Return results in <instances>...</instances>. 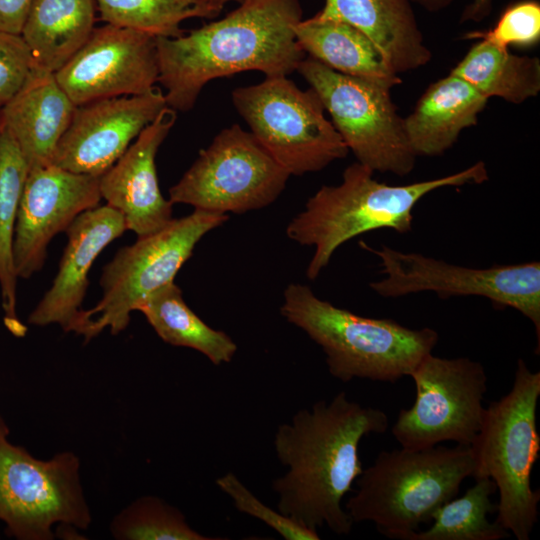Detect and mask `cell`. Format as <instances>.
Instances as JSON below:
<instances>
[{
  "mask_svg": "<svg viewBox=\"0 0 540 540\" xmlns=\"http://www.w3.org/2000/svg\"><path fill=\"white\" fill-rule=\"evenodd\" d=\"M488 98L462 78L449 73L431 84L404 118V128L416 156H438L450 149L460 133L478 121Z\"/></svg>",
  "mask_w": 540,
  "mask_h": 540,
  "instance_id": "obj_21",
  "label": "cell"
},
{
  "mask_svg": "<svg viewBox=\"0 0 540 540\" xmlns=\"http://www.w3.org/2000/svg\"><path fill=\"white\" fill-rule=\"evenodd\" d=\"M118 540H217L194 530L174 506L156 496H142L121 510L110 524Z\"/></svg>",
  "mask_w": 540,
  "mask_h": 540,
  "instance_id": "obj_29",
  "label": "cell"
},
{
  "mask_svg": "<svg viewBox=\"0 0 540 540\" xmlns=\"http://www.w3.org/2000/svg\"><path fill=\"white\" fill-rule=\"evenodd\" d=\"M2 117H1V107H0V135H1V131H2Z\"/></svg>",
  "mask_w": 540,
  "mask_h": 540,
  "instance_id": "obj_36",
  "label": "cell"
},
{
  "mask_svg": "<svg viewBox=\"0 0 540 540\" xmlns=\"http://www.w3.org/2000/svg\"><path fill=\"white\" fill-rule=\"evenodd\" d=\"M370 168L355 162L335 186L324 185L289 222L286 234L302 246H313L306 275L315 280L334 252L366 232L388 228L398 233L412 229L413 208L428 193L443 187L481 184L488 180L484 162L443 177L407 185H388L374 178Z\"/></svg>",
  "mask_w": 540,
  "mask_h": 540,
  "instance_id": "obj_3",
  "label": "cell"
},
{
  "mask_svg": "<svg viewBox=\"0 0 540 540\" xmlns=\"http://www.w3.org/2000/svg\"><path fill=\"white\" fill-rule=\"evenodd\" d=\"M214 6L219 8L220 10L223 9L224 5L228 2H237L238 4L243 2L244 0H209Z\"/></svg>",
  "mask_w": 540,
  "mask_h": 540,
  "instance_id": "obj_35",
  "label": "cell"
},
{
  "mask_svg": "<svg viewBox=\"0 0 540 540\" xmlns=\"http://www.w3.org/2000/svg\"><path fill=\"white\" fill-rule=\"evenodd\" d=\"M540 372L517 360L510 391L485 408L481 428L470 445L475 480L490 478L499 492L496 522L517 540H529L538 519L540 490L531 486L539 457L536 409Z\"/></svg>",
  "mask_w": 540,
  "mask_h": 540,
  "instance_id": "obj_6",
  "label": "cell"
},
{
  "mask_svg": "<svg viewBox=\"0 0 540 540\" xmlns=\"http://www.w3.org/2000/svg\"><path fill=\"white\" fill-rule=\"evenodd\" d=\"M295 37L304 53L337 72L390 89L402 82L378 47L348 23L315 15L296 25Z\"/></svg>",
  "mask_w": 540,
  "mask_h": 540,
  "instance_id": "obj_22",
  "label": "cell"
},
{
  "mask_svg": "<svg viewBox=\"0 0 540 540\" xmlns=\"http://www.w3.org/2000/svg\"><path fill=\"white\" fill-rule=\"evenodd\" d=\"M228 218L227 214L194 209L121 248L103 268L102 298L91 309L81 310L75 333L87 342L106 328L113 335L125 330L131 312L152 292L174 282L202 237Z\"/></svg>",
  "mask_w": 540,
  "mask_h": 540,
  "instance_id": "obj_7",
  "label": "cell"
},
{
  "mask_svg": "<svg viewBox=\"0 0 540 540\" xmlns=\"http://www.w3.org/2000/svg\"><path fill=\"white\" fill-rule=\"evenodd\" d=\"M137 311L165 343L194 349L214 365L231 362L237 351L228 334L207 325L188 307L174 282L148 295Z\"/></svg>",
  "mask_w": 540,
  "mask_h": 540,
  "instance_id": "obj_24",
  "label": "cell"
},
{
  "mask_svg": "<svg viewBox=\"0 0 540 540\" xmlns=\"http://www.w3.org/2000/svg\"><path fill=\"white\" fill-rule=\"evenodd\" d=\"M75 109L54 73L35 68L1 107L2 125L16 141L29 169L52 163Z\"/></svg>",
  "mask_w": 540,
  "mask_h": 540,
  "instance_id": "obj_19",
  "label": "cell"
},
{
  "mask_svg": "<svg viewBox=\"0 0 540 540\" xmlns=\"http://www.w3.org/2000/svg\"><path fill=\"white\" fill-rule=\"evenodd\" d=\"M360 246L379 258L384 278L370 288L385 298L401 297L423 291L440 298L481 296L496 307H510L534 325L537 354L540 344V263L538 261L470 268L447 263L414 252H403L386 245L374 249Z\"/></svg>",
  "mask_w": 540,
  "mask_h": 540,
  "instance_id": "obj_11",
  "label": "cell"
},
{
  "mask_svg": "<svg viewBox=\"0 0 540 540\" xmlns=\"http://www.w3.org/2000/svg\"><path fill=\"white\" fill-rule=\"evenodd\" d=\"M280 312L322 348L329 373L345 383L355 378L395 383L409 376L439 340L432 328L354 314L299 283L284 290Z\"/></svg>",
  "mask_w": 540,
  "mask_h": 540,
  "instance_id": "obj_4",
  "label": "cell"
},
{
  "mask_svg": "<svg viewBox=\"0 0 540 540\" xmlns=\"http://www.w3.org/2000/svg\"><path fill=\"white\" fill-rule=\"evenodd\" d=\"M54 75L76 106L146 93L159 78L156 37L106 23Z\"/></svg>",
  "mask_w": 540,
  "mask_h": 540,
  "instance_id": "obj_14",
  "label": "cell"
},
{
  "mask_svg": "<svg viewBox=\"0 0 540 540\" xmlns=\"http://www.w3.org/2000/svg\"><path fill=\"white\" fill-rule=\"evenodd\" d=\"M165 107V94L157 86L140 95L76 106L52 164L74 173L100 177Z\"/></svg>",
  "mask_w": 540,
  "mask_h": 540,
  "instance_id": "obj_16",
  "label": "cell"
},
{
  "mask_svg": "<svg viewBox=\"0 0 540 540\" xmlns=\"http://www.w3.org/2000/svg\"><path fill=\"white\" fill-rule=\"evenodd\" d=\"M474 467L470 446L381 451L356 479L345 510L354 523L369 521L388 538L409 540L458 494Z\"/></svg>",
  "mask_w": 540,
  "mask_h": 540,
  "instance_id": "obj_5",
  "label": "cell"
},
{
  "mask_svg": "<svg viewBox=\"0 0 540 540\" xmlns=\"http://www.w3.org/2000/svg\"><path fill=\"white\" fill-rule=\"evenodd\" d=\"M316 16L339 20L360 30L397 74L425 66L432 58L411 0H325Z\"/></svg>",
  "mask_w": 540,
  "mask_h": 540,
  "instance_id": "obj_20",
  "label": "cell"
},
{
  "mask_svg": "<svg viewBox=\"0 0 540 540\" xmlns=\"http://www.w3.org/2000/svg\"><path fill=\"white\" fill-rule=\"evenodd\" d=\"M488 99L520 104L540 92V61L480 39L450 71Z\"/></svg>",
  "mask_w": 540,
  "mask_h": 540,
  "instance_id": "obj_25",
  "label": "cell"
},
{
  "mask_svg": "<svg viewBox=\"0 0 540 540\" xmlns=\"http://www.w3.org/2000/svg\"><path fill=\"white\" fill-rule=\"evenodd\" d=\"M101 20L155 37L176 38L190 18H215L221 10L209 0H95Z\"/></svg>",
  "mask_w": 540,
  "mask_h": 540,
  "instance_id": "obj_28",
  "label": "cell"
},
{
  "mask_svg": "<svg viewBox=\"0 0 540 540\" xmlns=\"http://www.w3.org/2000/svg\"><path fill=\"white\" fill-rule=\"evenodd\" d=\"M409 376L414 381L415 400L399 412L392 427L400 446L421 450L446 441L470 446L485 412L487 375L483 365L468 357L429 353Z\"/></svg>",
  "mask_w": 540,
  "mask_h": 540,
  "instance_id": "obj_13",
  "label": "cell"
},
{
  "mask_svg": "<svg viewBox=\"0 0 540 540\" xmlns=\"http://www.w3.org/2000/svg\"><path fill=\"white\" fill-rule=\"evenodd\" d=\"M388 424L384 411L351 401L341 391L279 425L274 449L288 470L272 482L278 510L310 529L327 526L335 534H349L354 522L342 499L363 471L359 444L366 435L385 433Z\"/></svg>",
  "mask_w": 540,
  "mask_h": 540,
  "instance_id": "obj_1",
  "label": "cell"
},
{
  "mask_svg": "<svg viewBox=\"0 0 540 540\" xmlns=\"http://www.w3.org/2000/svg\"><path fill=\"white\" fill-rule=\"evenodd\" d=\"M497 490L490 478L475 480L459 498H452L433 514V524L424 531L414 532L409 540H500L510 532L496 521L490 522L489 513L496 511L491 496Z\"/></svg>",
  "mask_w": 540,
  "mask_h": 540,
  "instance_id": "obj_27",
  "label": "cell"
},
{
  "mask_svg": "<svg viewBox=\"0 0 540 540\" xmlns=\"http://www.w3.org/2000/svg\"><path fill=\"white\" fill-rule=\"evenodd\" d=\"M102 199L99 177L74 173L48 164L31 168L19 202L13 238V260L18 278L41 270L47 247L83 212Z\"/></svg>",
  "mask_w": 540,
  "mask_h": 540,
  "instance_id": "obj_15",
  "label": "cell"
},
{
  "mask_svg": "<svg viewBox=\"0 0 540 540\" xmlns=\"http://www.w3.org/2000/svg\"><path fill=\"white\" fill-rule=\"evenodd\" d=\"M28 164L12 135L2 127L0 135V289L3 322L8 331L23 337L27 327L16 308L17 274L13 238L19 202L28 175Z\"/></svg>",
  "mask_w": 540,
  "mask_h": 540,
  "instance_id": "obj_26",
  "label": "cell"
},
{
  "mask_svg": "<svg viewBox=\"0 0 540 540\" xmlns=\"http://www.w3.org/2000/svg\"><path fill=\"white\" fill-rule=\"evenodd\" d=\"M35 0H0V31L21 34Z\"/></svg>",
  "mask_w": 540,
  "mask_h": 540,
  "instance_id": "obj_33",
  "label": "cell"
},
{
  "mask_svg": "<svg viewBox=\"0 0 540 540\" xmlns=\"http://www.w3.org/2000/svg\"><path fill=\"white\" fill-rule=\"evenodd\" d=\"M125 231L124 218L107 204L81 213L66 229L67 244L58 272L29 315L28 323L58 324L65 332H74L89 285L91 266L103 249Z\"/></svg>",
  "mask_w": 540,
  "mask_h": 540,
  "instance_id": "obj_18",
  "label": "cell"
},
{
  "mask_svg": "<svg viewBox=\"0 0 540 540\" xmlns=\"http://www.w3.org/2000/svg\"><path fill=\"white\" fill-rule=\"evenodd\" d=\"M175 120L176 111L165 107L99 177L102 199L122 215L127 230L138 237L161 230L173 219V203L160 191L155 157Z\"/></svg>",
  "mask_w": 540,
  "mask_h": 540,
  "instance_id": "obj_17",
  "label": "cell"
},
{
  "mask_svg": "<svg viewBox=\"0 0 540 540\" xmlns=\"http://www.w3.org/2000/svg\"><path fill=\"white\" fill-rule=\"evenodd\" d=\"M297 71L318 94L357 162L373 172L397 176L413 170L417 156L390 88L337 72L311 57H305Z\"/></svg>",
  "mask_w": 540,
  "mask_h": 540,
  "instance_id": "obj_10",
  "label": "cell"
},
{
  "mask_svg": "<svg viewBox=\"0 0 540 540\" xmlns=\"http://www.w3.org/2000/svg\"><path fill=\"white\" fill-rule=\"evenodd\" d=\"M301 20L298 0H244L187 35L156 37L158 82L167 106L189 111L207 83L242 71L291 74L305 58L295 37Z\"/></svg>",
  "mask_w": 540,
  "mask_h": 540,
  "instance_id": "obj_2",
  "label": "cell"
},
{
  "mask_svg": "<svg viewBox=\"0 0 540 540\" xmlns=\"http://www.w3.org/2000/svg\"><path fill=\"white\" fill-rule=\"evenodd\" d=\"M430 12L439 11L447 7L452 0H413ZM494 0H472L464 9L461 21L480 22L486 18L492 9Z\"/></svg>",
  "mask_w": 540,
  "mask_h": 540,
  "instance_id": "obj_34",
  "label": "cell"
},
{
  "mask_svg": "<svg viewBox=\"0 0 540 540\" xmlns=\"http://www.w3.org/2000/svg\"><path fill=\"white\" fill-rule=\"evenodd\" d=\"M95 0H35L21 31L35 69L55 73L94 30Z\"/></svg>",
  "mask_w": 540,
  "mask_h": 540,
  "instance_id": "obj_23",
  "label": "cell"
},
{
  "mask_svg": "<svg viewBox=\"0 0 540 540\" xmlns=\"http://www.w3.org/2000/svg\"><path fill=\"white\" fill-rule=\"evenodd\" d=\"M218 488L228 495L241 513L265 523L286 540H319L317 530L310 529L295 519L273 510L260 501L233 472L216 479Z\"/></svg>",
  "mask_w": 540,
  "mask_h": 540,
  "instance_id": "obj_30",
  "label": "cell"
},
{
  "mask_svg": "<svg viewBox=\"0 0 540 540\" xmlns=\"http://www.w3.org/2000/svg\"><path fill=\"white\" fill-rule=\"evenodd\" d=\"M469 37L502 48L533 45L540 39V4L536 0L515 2L502 12L492 29L471 33Z\"/></svg>",
  "mask_w": 540,
  "mask_h": 540,
  "instance_id": "obj_31",
  "label": "cell"
},
{
  "mask_svg": "<svg viewBox=\"0 0 540 540\" xmlns=\"http://www.w3.org/2000/svg\"><path fill=\"white\" fill-rule=\"evenodd\" d=\"M33 68L31 53L22 36L0 31V107L20 90Z\"/></svg>",
  "mask_w": 540,
  "mask_h": 540,
  "instance_id": "obj_32",
  "label": "cell"
},
{
  "mask_svg": "<svg viewBox=\"0 0 540 540\" xmlns=\"http://www.w3.org/2000/svg\"><path fill=\"white\" fill-rule=\"evenodd\" d=\"M232 102L265 150L291 175L317 172L349 150L318 94L286 76L233 90Z\"/></svg>",
  "mask_w": 540,
  "mask_h": 540,
  "instance_id": "obj_9",
  "label": "cell"
},
{
  "mask_svg": "<svg viewBox=\"0 0 540 540\" xmlns=\"http://www.w3.org/2000/svg\"><path fill=\"white\" fill-rule=\"evenodd\" d=\"M289 177L251 132L234 124L199 151L169 189V200L213 213L242 214L272 204Z\"/></svg>",
  "mask_w": 540,
  "mask_h": 540,
  "instance_id": "obj_12",
  "label": "cell"
},
{
  "mask_svg": "<svg viewBox=\"0 0 540 540\" xmlns=\"http://www.w3.org/2000/svg\"><path fill=\"white\" fill-rule=\"evenodd\" d=\"M0 416V522L17 540H52L53 526L87 529L92 521L80 461L64 451L48 460L9 440Z\"/></svg>",
  "mask_w": 540,
  "mask_h": 540,
  "instance_id": "obj_8",
  "label": "cell"
}]
</instances>
